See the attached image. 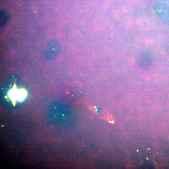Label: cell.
I'll list each match as a JSON object with an SVG mask.
<instances>
[{
  "label": "cell",
  "instance_id": "cell-1",
  "mask_svg": "<svg viewBox=\"0 0 169 169\" xmlns=\"http://www.w3.org/2000/svg\"><path fill=\"white\" fill-rule=\"evenodd\" d=\"M9 92L10 97L13 100H21L24 98L26 95V91L23 89L18 90L12 89Z\"/></svg>",
  "mask_w": 169,
  "mask_h": 169
},
{
  "label": "cell",
  "instance_id": "cell-2",
  "mask_svg": "<svg viewBox=\"0 0 169 169\" xmlns=\"http://www.w3.org/2000/svg\"><path fill=\"white\" fill-rule=\"evenodd\" d=\"M0 25L1 26H3L8 22L9 20V15L6 11L2 10L0 11Z\"/></svg>",
  "mask_w": 169,
  "mask_h": 169
}]
</instances>
